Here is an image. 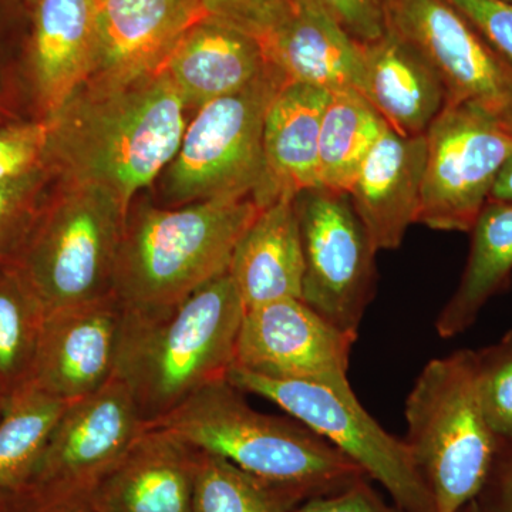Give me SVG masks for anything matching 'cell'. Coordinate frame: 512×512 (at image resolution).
<instances>
[{"label": "cell", "mask_w": 512, "mask_h": 512, "mask_svg": "<svg viewBox=\"0 0 512 512\" xmlns=\"http://www.w3.org/2000/svg\"><path fill=\"white\" fill-rule=\"evenodd\" d=\"M56 184L46 164L0 181V265L15 261Z\"/></svg>", "instance_id": "cell-29"}, {"label": "cell", "mask_w": 512, "mask_h": 512, "mask_svg": "<svg viewBox=\"0 0 512 512\" xmlns=\"http://www.w3.org/2000/svg\"><path fill=\"white\" fill-rule=\"evenodd\" d=\"M292 512H403L396 505L386 504L369 478H362L346 490L329 497L313 498Z\"/></svg>", "instance_id": "cell-36"}, {"label": "cell", "mask_w": 512, "mask_h": 512, "mask_svg": "<svg viewBox=\"0 0 512 512\" xmlns=\"http://www.w3.org/2000/svg\"><path fill=\"white\" fill-rule=\"evenodd\" d=\"M127 311L114 292L46 315L32 383L67 404L116 377Z\"/></svg>", "instance_id": "cell-15"}, {"label": "cell", "mask_w": 512, "mask_h": 512, "mask_svg": "<svg viewBox=\"0 0 512 512\" xmlns=\"http://www.w3.org/2000/svg\"><path fill=\"white\" fill-rule=\"evenodd\" d=\"M46 311L18 266L0 265V406L32 384Z\"/></svg>", "instance_id": "cell-27"}, {"label": "cell", "mask_w": 512, "mask_h": 512, "mask_svg": "<svg viewBox=\"0 0 512 512\" xmlns=\"http://www.w3.org/2000/svg\"><path fill=\"white\" fill-rule=\"evenodd\" d=\"M26 116L46 121L89 82L99 55L97 0H25Z\"/></svg>", "instance_id": "cell-14"}, {"label": "cell", "mask_w": 512, "mask_h": 512, "mask_svg": "<svg viewBox=\"0 0 512 512\" xmlns=\"http://www.w3.org/2000/svg\"><path fill=\"white\" fill-rule=\"evenodd\" d=\"M254 37L205 16L191 26L168 56L163 70L188 110L247 89L268 70Z\"/></svg>", "instance_id": "cell-21"}, {"label": "cell", "mask_w": 512, "mask_h": 512, "mask_svg": "<svg viewBox=\"0 0 512 512\" xmlns=\"http://www.w3.org/2000/svg\"><path fill=\"white\" fill-rule=\"evenodd\" d=\"M211 18L222 20L254 37L274 22L292 0H201Z\"/></svg>", "instance_id": "cell-34"}, {"label": "cell", "mask_w": 512, "mask_h": 512, "mask_svg": "<svg viewBox=\"0 0 512 512\" xmlns=\"http://www.w3.org/2000/svg\"><path fill=\"white\" fill-rule=\"evenodd\" d=\"M470 234V254L460 284L436 320L443 339L467 332L484 306L511 285L512 202L488 201Z\"/></svg>", "instance_id": "cell-24"}, {"label": "cell", "mask_w": 512, "mask_h": 512, "mask_svg": "<svg viewBox=\"0 0 512 512\" xmlns=\"http://www.w3.org/2000/svg\"><path fill=\"white\" fill-rule=\"evenodd\" d=\"M285 84L269 66L247 89L195 111L163 171L164 198L171 207L254 197L264 174L266 111Z\"/></svg>", "instance_id": "cell-8"}, {"label": "cell", "mask_w": 512, "mask_h": 512, "mask_svg": "<svg viewBox=\"0 0 512 512\" xmlns=\"http://www.w3.org/2000/svg\"><path fill=\"white\" fill-rule=\"evenodd\" d=\"M387 123L357 90L330 93L319 136L320 187L349 192Z\"/></svg>", "instance_id": "cell-26"}, {"label": "cell", "mask_w": 512, "mask_h": 512, "mask_svg": "<svg viewBox=\"0 0 512 512\" xmlns=\"http://www.w3.org/2000/svg\"><path fill=\"white\" fill-rule=\"evenodd\" d=\"M147 427L170 431L198 450L227 458L259 480L298 495L303 503L369 478L298 420L256 412L227 379L208 384Z\"/></svg>", "instance_id": "cell-4"}, {"label": "cell", "mask_w": 512, "mask_h": 512, "mask_svg": "<svg viewBox=\"0 0 512 512\" xmlns=\"http://www.w3.org/2000/svg\"><path fill=\"white\" fill-rule=\"evenodd\" d=\"M77 512H93L92 508H86V510L77 511Z\"/></svg>", "instance_id": "cell-41"}, {"label": "cell", "mask_w": 512, "mask_h": 512, "mask_svg": "<svg viewBox=\"0 0 512 512\" xmlns=\"http://www.w3.org/2000/svg\"><path fill=\"white\" fill-rule=\"evenodd\" d=\"M259 211L252 197L170 208L131 205L114 271V295L131 315L171 311L227 274L239 239Z\"/></svg>", "instance_id": "cell-2"}, {"label": "cell", "mask_w": 512, "mask_h": 512, "mask_svg": "<svg viewBox=\"0 0 512 512\" xmlns=\"http://www.w3.org/2000/svg\"><path fill=\"white\" fill-rule=\"evenodd\" d=\"M461 512H484L483 508L480 507V504H478L477 500L471 501L470 504L466 505V508H464Z\"/></svg>", "instance_id": "cell-39"}, {"label": "cell", "mask_w": 512, "mask_h": 512, "mask_svg": "<svg viewBox=\"0 0 512 512\" xmlns=\"http://www.w3.org/2000/svg\"><path fill=\"white\" fill-rule=\"evenodd\" d=\"M512 63V6L500 0H450Z\"/></svg>", "instance_id": "cell-35"}, {"label": "cell", "mask_w": 512, "mask_h": 512, "mask_svg": "<svg viewBox=\"0 0 512 512\" xmlns=\"http://www.w3.org/2000/svg\"><path fill=\"white\" fill-rule=\"evenodd\" d=\"M477 501L484 512H512V439L500 441L490 476Z\"/></svg>", "instance_id": "cell-37"}, {"label": "cell", "mask_w": 512, "mask_h": 512, "mask_svg": "<svg viewBox=\"0 0 512 512\" xmlns=\"http://www.w3.org/2000/svg\"><path fill=\"white\" fill-rule=\"evenodd\" d=\"M360 93L404 137L426 134L446 107L443 84L429 60L390 30L363 45Z\"/></svg>", "instance_id": "cell-22"}, {"label": "cell", "mask_w": 512, "mask_h": 512, "mask_svg": "<svg viewBox=\"0 0 512 512\" xmlns=\"http://www.w3.org/2000/svg\"><path fill=\"white\" fill-rule=\"evenodd\" d=\"M488 201L512 202V156L501 168Z\"/></svg>", "instance_id": "cell-38"}, {"label": "cell", "mask_w": 512, "mask_h": 512, "mask_svg": "<svg viewBox=\"0 0 512 512\" xmlns=\"http://www.w3.org/2000/svg\"><path fill=\"white\" fill-rule=\"evenodd\" d=\"M198 448L146 427L94 491L93 512H192Z\"/></svg>", "instance_id": "cell-18"}, {"label": "cell", "mask_w": 512, "mask_h": 512, "mask_svg": "<svg viewBox=\"0 0 512 512\" xmlns=\"http://www.w3.org/2000/svg\"><path fill=\"white\" fill-rule=\"evenodd\" d=\"M146 427L126 384L117 377L92 396L69 404L9 512L90 508L94 491Z\"/></svg>", "instance_id": "cell-9"}, {"label": "cell", "mask_w": 512, "mask_h": 512, "mask_svg": "<svg viewBox=\"0 0 512 512\" xmlns=\"http://www.w3.org/2000/svg\"><path fill=\"white\" fill-rule=\"evenodd\" d=\"M478 392L484 414L500 440L512 439V330L476 350Z\"/></svg>", "instance_id": "cell-30"}, {"label": "cell", "mask_w": 512, "mask_h": 512, "mask_svg": "<svg viewBox=\"0 0 512 512\" xmlns=\"http://www.w3.org/2000/svg\"><path fill=\"white\" fill-rule=\"evenodd\" d=\"M227 380L242 393L276 404L319 434L377 481L403 512H436L406 441L387 433L339 375L318 380H275L232 366Z\"/></svg>", "instance_id": "cell-7"}, {"label": "cell", "mask_w": 512, "mask_h": 512, "mask_svg": "<svg viewBox=\"0 0 512 512\" xmlns=\"http://www.w3.org/2000/svg\"><path fill=\"white\" fill-rule=\"evenodd\" d=\"M26 15L25 0H0V124L26 119L22 60L26 39H13L12 19Z\"/></svg>", "instance_id": "cell-31"}, {"label": "cell", "mask_w": 512, "mask_h": 512, "mask_svg": "<svg viewBox=\"0 0 512 512\" xmlns=\"http://www.w3.org/2000/svg\"><path fill=\"white\" fill-rule=\"evenodd\" d=\"M417 224L470 232L512 156V133L476 110L446 104L426 133Z\"/></svg>", "instance_id": "cell-12"}, {"label": "cell", "mask_w": 512, "mask_h": 512, "mask_svg": "<svg viewBox=\"0 0 512 512\" xmlns=\"http://www.w3.org/2000/svg\"><path fill=\"white\" fill-rule=\"evenodd\" d=\"M301 504L298 495L198 450L192 512H292Z\"/></svg>", "instance_id": "cell-28"}, {"label": "cell", "mask_w": 512, "mask_h": 512, "mask_svg": "<svg viewBox=\"0 0 512 512\" xmlns=\"http://www.w3.org/2000/svg\"><path fill=\"white\" fill-rule=\"evenodd\" d=\"M404 416V441L436 512L463 511L483 491L501 441L481 404L476 350L430 360L407 396Z\"/></svg>", "instance_id": "cell-5"}, {"label": "cell", "mask_w": 512, "mask_h": 512, "mask_svg": "<svg viewBox=\"0 0 512 512\" xmlns=\"http://www.w3.org/2000/svg\"><path fill=\"white\" fill-rule=\"evenodd\" d=\"M45 121L18 120L0 124V181L45 163Z\"/></svg>", "instance_id": "cell-32"}, {"label": "cell", "mask_w": 512, "mask_h": 512, "mask_svg": "<svg viewBox=\"0 0 512 512\" xmlns=\"http://www.w3.org/2000/svg\"><path fill=\"white\" fill-rule=\"evenodd\" d=\"M69 404L29 384L0 417V512H9L39 466Z\"/></svg>", "instance_id": "cell-25"}, {"label": "cell", "mask_w": 512, "mask_h": 512, "mask_svg": "<svg viewBox=\"0 0 512 512\" xmlns=\"http://www.w3.org/2000/svg\"><path fill=\"white\" fill-rule=\"evenodd\" d=\"M244 313L228 272L161 315L127 312L116 377L126 384L146 426L208 384L227 379Z\"/></svg>", "instance_id": "cell-3"}, {"label": "cell", "mask_w": 512, "mask_h": 512, "mask_svg": "<svg viewBox=\"0 0 512 512\" xmlns=\"http://www.w3.org/2000/svg\"><path fill=\"white\" fill-rule=\"evenodd\" d=\"M360 45L382 39L387 32L386 0H316Z\"/></svg>", "instance_id": "cell-33"}, {"label": "cell", "mask_w": 512, "mask_h": 512, "mask_svg": "<svg viewBox=\"0 0 512 512\" xmlns=\"http://www.w3.org/2000/svg\"><path fill=\"white\" fill-rule=\"evenodd\" d=\"M356 339L301 298L279 299L245 309L234 366L275 380L348 375Z\"/></svg>", "instance_id": "cell-13"}, {"label": "cell", "mask_w": 512, "mask_h": 512, "mask_svg": "<svg viewBox=\"0 0 512 512\" xmlns=\"http://www.w3.org/2000/svg\"><path fill=\"white\" fill-rule=\"evenodd\" d=\"M303 248L295 198L262 208L235 247L228 274L245 309L301 298Z\"/></svg>", "instance_id": "cell-23"}, {"label": "cell", "mask_w": 512, "mask_h": 512, "mask_svg": "<svg viewBox=\"0 0 512 512\" xmlns=\"http://www.w3.org/2000/svg\"><path fill=\"white\" fill-rule=\"evenodd\" d=\"M301 228V299L346 332H359L375 298L377 249L348 192L318 187L295 197Z\"/></svg>", "instance_id": "cell-10"}, {"label": "cell", "mask_w": 512, "mask_h": 512, "mask_svg": "<svg viewBox=\"0 0 512 512\" xmlns=\"http://www.w3.org/2000/svg\"><path fill=\"white\" fill-rule=\"evenodd\" d=\"M330 92L286 83L266 111L264 174L254 201L268 207L281 198L320 187L319 136Z\"/></svg>", "instance_id": "cell-20"}, {"label": "cell", "mask_w": 512, "mask_h": 512, "mask_svg": "<svg viewBox=\"0 0 512 512\" xmlns=\"http://www.w3.org/2000/svg\"><path fill=\"white\" fill-rule=\"evenodd\" d=\"M187 110L164 70L121 86L86 83L45 121V163L59 183L96 185L128 212L173 160Z\"/></svg>", "instance_id": "cell-1"}, {"label": "cell", "mask_w": 512, "mask_h": 512, "mask_svg": "<svg viewBox=\"0 0 512 512\" xmlns=\"http://www.w3.org/2000/svg\"><path fill=\"white\" fill-rule=\"evenodd\" d=\"M254 39L286 83L309 84L330 93L360 92L363 45L316 0H292Z\"/></svg>", "instance_id": "cell-17"}, {"label": "cell", "mask_w": 512, "mask_h": 512, "mask_svg": "<svg viewBox=\"0 0 512 512\" xmlns=\"http://www.w3.org/2000/svg\"><path fill=\"white\" fill-rule=\"evenodd\" d=\"M127 215L103 188L57 181L13 261L46 315L113 292Z\"/></svg>", "instance_id": "cell-6"}, {"label": "cell", "mask_w": 512, "mask_h": 512, "mask_svg": "<svg viewBox=\"0 0 512 512\" xmlns=\"http://www.w3.org/2000/svg\"><path fill=\"white\" fill-rule=\"evenodd\" d=\"M426 160V134L404 137L387 126L363 161L348 194L377 251L399 248L417 224Z\"/></svg>", "instance_id": "cell-19"}, {"label": "cell", "mask_w": 512, "mask_h": 512, "mask_svg": "<svg viewBox=\"0 0 512 512\" xmlns=\"http://www.w3.org/2000/svg\"><path fill=\"white\" fill-rule=\"evenodd\" d=\"M500 2H504V3H507V5L512 6V0H500Z\"/></svg>", "instance_id": "cell-40"}, {"label": "cell", "mask_w": 512, "mask_h": 512, "mask_svg": "<svg viewBox=\"0 0 512 512\" xmlns=\"http://www.w3.org/2000/svg\"><path fill=\"white\" fill-rule=\"evenodd\" d=\"M386 23L429 60L446 104L476 110L512 133V63L450 0H386Z\"/></svg>", "instance_id": "cell-11"}, {"label": "cell", "mask_w": 512, "mask_h": 512, "mask_svg": "<svg viewBox=\"0 0 512 512\" xmlns=\"http://www.w3.org/2000/svg\"><path fill=\"white\" fill-rule=\"evenodd\" d=\"M2 414H3V409H2V406H0V417H2Z\"/></svg>", "instance_id": "cell-42"}, {"label": "cell", "mask_w": 512, "mask_h": 512, "mask_svg": "<svg viewBox=\"0 0 512 512\" xmlns=\"http://www.w3.org/2000/svg\"><path fill=\"white\" fill-rule=\"evenodd\" d=\"M205 16L201 0H97L99 55L87 83L121 86L163 72L181 37Z\"/></svg>", "instance_id": "cell-16"}]
</instances>
